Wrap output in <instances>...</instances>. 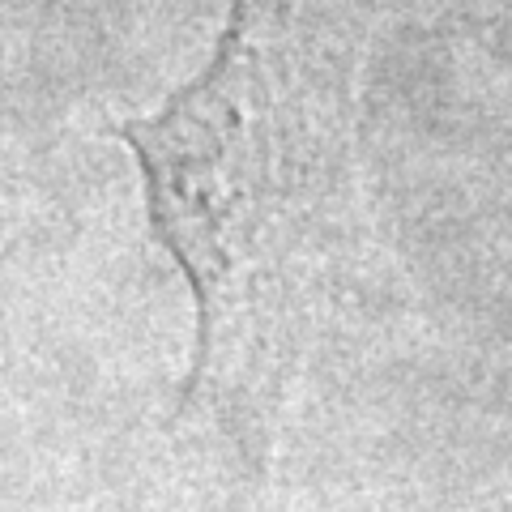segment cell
I'll use <instances>...</instances> for the list:
<instances>
[{
    "label": "cell",
    "instance_id": "1",
    "mask_svg": "<svg viewBox=\"0 0 512 512\" xmlns=\"http://www.w3.org/2000/svg\"><path fill=\"white\" fill-rule=\"evenodd\" d=\"M367 39L372 0H227L205 69L120 128L197 308V376L291 338L355 269Z\"/></svg>",
    "mask_w": 512,
    "mask_h": 512
}]
</instances>
